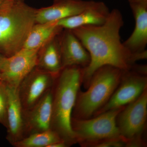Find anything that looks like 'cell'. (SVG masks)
Returning a JSON list of instances; mask_svg holds the SVG:
<instances>
[{
	"mask_svg": "<svg viewBox=\"0 0 147 147\" xmlns=\"http://www.w3.org/2000/svg\"><path fill=\"white\" fill-rule=\"evenodd\" d=\"M123 24L122 14L114 9L102 25L83 26L71 30L90 56L89 64L83 68L82 84L85 88L94 73L102 66L111 65L127 70L137 61L147 59V52L133 54L121 42L120 32Z\"/></svg>",
	"mask_w": 147,
	"mask_h": 147,
	"instance_id": "1",
	"label": "cell"
},
{
	"mask_svg": "<svg viewBox=\"0 0 147 147\" xmlns=\"http://www.w3.org/2000/svg\"><path fill=\"white\" fill-rule=\"evenodd\" d=\"M83 68L64 67L58 74L52 90V117L50 129L68 146L76 144L71 127V119L79 88L82 84Z\"/></svg>",
	"mask_w": 147,
	"mask_h": 147,
	"instance_id": "2",
	"label": "cell"
},
{
	"mask_svg": "<svg viewBox=\"0 0 147 147\" xmlns=\"http://www.w3.org/2000/svg\"><path fill=\"white\" fill-rule=\"evenodd\" d=\"M36 10L24 2L10 0L0 6V50L7 57L24 47L36 24Z\"/></svg>",
	"mask_w": 147,
	"mask_h": 147,
	"instance_id": "3",
	"label": "cell"
},
{
	"mask_svg": "<svg viewBox=\"0 0 147 147\" xmlns=\"http://www.w3.org/2000/svg\"><path fill=\"white\" fill-rule=\"evenodd\" d=\"M123 70L111 65L98 69L86 91H79L71 117L90 118L108 102L120 83Z\"/></svg>",
	"mask_w": 147,
	"mask_h": 147,
	"instance_id": "4",
	"label": "cell"
},
{
	"mask_svg": "<svg viewBox=\"0 0 147 147\" xmlns=\"http://www.w3.org/2000/svg\"><path fill=\"white\" fill-rule=\"evenodd\" d=\"M125 107L109 110L89 119L71 117V129L76 143L83 147H92L101 141L120 137L117 118Z\"/></svg>",
	"mask_w": 147,
	"mask_h": 147,
	"instance_id": "5",
	"label": "cell"
},
{
	"mask_svg": "<svg viewBox=\"0 0 147 147\" xmlns=\"http://www.w3.org/2000/svg\"><path fill=\"white\" fill-rule=\"evenodd\" d=\"M146 66H137L123 70L120 83L108 102L94 116L125 107L137 99L147 88Z\"/></svg>",
	"mask_w": 147,
	"mask_h": 147,
	"instance_id": "6",
	"label": "cell"
},
{
	"mask_svg": "<svg viewBox=\"0 0 147 147\" xmlns=\"http://www.w3.org/2000/svg\"><path fill=\"white\" fill-rule=\"evenodd\" d=\"M147 117V88L136 100L126 105L117 117V126L126 147L129 142L143 139Z\"/></svg>",
	"mask_w": 147,
	"mask_h": 147,
	"instance_id": "7",
	"label": "cell"
},
{
	"mask_svg": "<svg viewBox=\"0 0 147 147\" xmlns=\"http://www.w3.org/2000/svg\"><path fill=\"white\" fill-rule=\"evenodd\" d=\"M57 76L36 66L23 79L18 90L24 111L36 104L53 88Z\"/></svg>",
	"mask_w": 147,
	"mask_h": 147,
	"instance_id": "8",
	"label": "cell"
},
{
	"mask_svg": "<svg viewBox=\"0 0 147 147\" xmlns=\"http://www.w3.org/2000/svg\"><path fill=\"white\" fill-rule=\"evenodd\" d=\"M39 51L22 48L6 57L0 80L7 86L18 88L23 79L37 66Z\"/></svg>",
	"mask_w": 147,
	"mask_h": 147,
	"instance_id": "9",
	"label": "cell"
},
{
	"mask_svg": "<svg viewBox=\"0 0 147 147\" xmlns=\"http://www.w3.org/2000/svg\"><path fill=\"white\" fill-rule=\"evenodd\" d=\"M52 90L53 88L31 108L23 110L24 138L33 133L50 129L52 117Z\"/></svg>",
	"mask_w": 147,
	"mask_h": 147,
	"instance_id": "10",
	"label": "cell"
},
{
	"mask_svg": "<svg viewBox=\"0 0 147 147\" xmlns=\"http://www.w3.org/2000/svg\"><path fill=\"white\" fill-rule=\"evenodd\" d=\"M84 0H55L53 5L36 9V24L58 21L81 13L90 3Z\"/></svg>",
	"mask_w": 147,
	"mask_h": 147,
	"instance_id": "11",
	"label": "cell"
},
{
	"mask_svg": "<svg viewBox=\"0 0 147 147\" xmlns=\"http://www.w3.org/2000/svg\"><path fill=\"white\" fill-rule=\"evenodd\" d=\"M66 30L59 40L63 68L74 66L85 68L90 62L89 54L72 31Z\"/></svg>",
	"mask_w": 147,
	"mask_h": 147,
	"instance_id": "12",
	"label": "cell"
},
{
	"mask_svg": "<svg viewBox=\"0 0 147 147\" xmlns=\"http://www.w3.org/2000/svg\"><path fill=\"white\" fill-rule=\"evenodd\" d=\"M110 11L105 3L91 1L81 13L59 20L57 25L62 29L70 30L83 26L101 25L107 20Z\"/></svg>",
	"mask_w": 147,
	"mask_h": 147,
	"instance_id": "13",
	"label": "cell"
},
{
	"mask_svg": "<svg viewBox=\"0 0 147 147\" xmlns=\"http://www.w3.org/2000/svg\"><path fill=\"white\" fill-rule=\"evenodd\" d=\"M7 86L8 105L7 113L6 139L12 146L24 137L23 109L18 88Z\"/></svg>",
	"mask_w": 147,
	"mask_h": 147,
	"instance_id": "14",
	"label": "cell"
},
{
	"mask_svg": "<svg viewBox=\"0 0 147 147\" xmlns=\"http://www.w3.org/2000/svg\"><path fill=\"white\" fill-rule=\"evenodd\" d=\"M129 4L135 20V27L131 35L123 43L133 54L146 52L147 2Z\"/></svg>",
	"mask_w": 147,
	"mask_h": 147,
	"instance_id": "15",
	"label": "cell"
},
{
	"mask_svg": "<svg viewBox=\"0 0 147 147\" xmlns=\"http://www.w3.org/2000/svg\"><path fill=\"white\" fill-rule=\"evenodd\" d=\"M62 29L57 25V21L35 24L28 35L23 48L40 50L45 43L59 34Z\"/></svg>",
	"mask_w": 147,
	"mask_h": 147,
	"instance_id": "16",
	"label": "cell"
},
{
	"mask_svg": "<svg viewBox=\"0 0 147 147\" xmlns=\"http://www.w3.org/2000/svg\"><path fill=\"white\" fill-rule=\"evenodd\" d=\"M38 68L57 76L63 69L59 40L53 38L40 55L38 54L37 65Z\"/></svg>",
	"mask_w": 147,
	"mask_h": 147,
	"instance_id": "17",
	"label": "cell"
},
{
	"mask_svg": "<svg viewBox=\"0 0 147 147\" xmlns=\"http://www.w3.org/2000/svg\"><path fill=\"white\" fill-rule=\"evenodd\" d=\"M61 141L63 140L56 132L50 129L30 134L16 142L13 146L15 147H48L52 144Z\"/></svg>",
	"mask_w": 147,
	"mask_h": 147,
	"instance_id": "18",
	"label": "cell"
},
{
	"mask_svg": "<svg viewBox=\"0 0 147 147\" xmlns=\"http://www.w3.org/2000/svg\"><path fill=\"white\" fill-rule=\"evenodd\" d=\"M8 105V92L5 83L0 80V123L7 126V113Z\"/></svg>",
	"mask_w": 147,
	"mask_h": 147,
	"instance_id": "19",
	"label": "cell"
},
{
	"mask_svg": "<svg viewBox=\"0 0 147 147\" xmlns=\"http://www.w3.org/2000/svg\"><path fill=\"white\" fill-rule=\"evenodd\" d=\"M93 147H126V144L121 137L104 140L95 144Z\"/></svg>",
	"mask_w": 147,
	"mask_h": 147,
	"instance_id": "20",
	"label": "cell"
},
{
	"mask_svg": "<svg viewBox=\"0 0 147 147\" xmlns=\"http://www.w3.org/2000/svg\"><path fill=\"white\" fill-rule=\"evenodd\" d=\"M7 57L0 55V72L2 70Z\"/></svg>",
	"mask_w": 147,
	"mask_h": 147,
	"instance_id": "21",
	"label": "cell"
},
{
	"mask_svg": "<svg viewBox=\"0 0 147 147\" xmlns=\"http://www.w3.org/2000/svg\"><path fill=\"white\" fill-rule=\"evenodd\" d=\"M129 4L147 2V0H128Z\"/></svg>",
	"mask_w": 147,
	"mask_h": 147,
	"instance_id": "22",
	"label": "cell"
},
{
	"mask_svg": "<svg viewBox=\"0 0 147 147\" xmlns=\"http://www.w3.org/2000/svg\"><path fill=\"white\" fill-rule=\"evenodd\" d=\"M7 1H8V0H0V6L2 5L4 3Z\"/></svg>",
	"mask_w": 147,
	"mask_h": 147,
	"instance_id": "23",
	"label": "cell"
},
{
	"mask_svg": "<svg viewBox=\"0 0 147 147\" xmlns=\"http://www.w3.org/2000/svg\"><path fill=\"white\" fill-rule=\"evenodd\" d=\"M11 1H15L24 2V0H11Z\"/></svg>",
	"mask_w": 147,
	"mask_h": 147,
	"instance_id": "24",
	"label": "cell"
},
{
	"mask_svg": "<svg viewBox=\"0 0 147 147\" xmlns=\"http://www.w3.org/2000/svg\"><path fill=\"white\" fill-rule=\"evenodd\" d=\"M0 78H1V72H0Z\"/></svg>",
	"mask_w": 147,
	"mask_h": 147,
	"instance_id": "25",
	"label": "cell"
}]
</instances>
